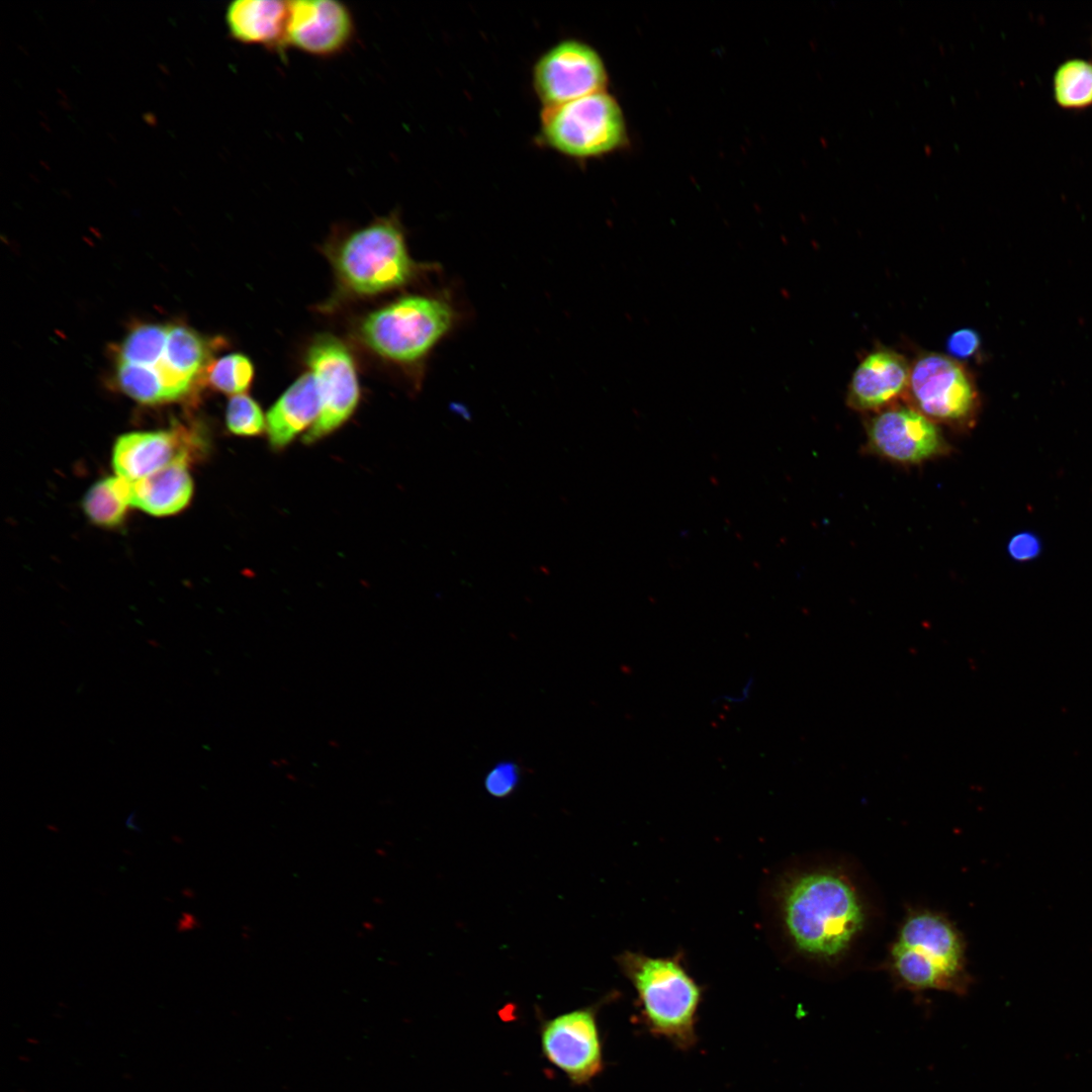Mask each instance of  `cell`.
Returning a JSON list of instances; mask_svg holds the SVG:
<instances>
[{
	"mask_svg": "<svg viewBox=\"0 0 1092 1092\" xmlns=\"http://www.w3.org/2000/svg\"><path fill=\"white\" fill-rule=\"evenodd\" d=\"M331 260L341 286L362 296L403 286L427 268L410 256L395 216L349 233L333 248Z\"/></svg>",
	"mask_w": 1092,
	"mask_h": 1092,
	"instance_id": "cell-4",
	"label": "cell"
},
{
	"mask_svg": "<svg viewBox=\"0 0 1092 1092\" xmlns=\"http://www.w3.org/2000/svg\"><path fill=\"white\" fill-rule=\"evenodd\" d=\"M168 325L143 324L132 329L116 349V362L153 371L164 356Z\"/></svg>",
	"mask_w": 1092,
	"mask_h": 1092,
	"instance_id": "cell-20",
	"label": "cell"
},
{
	"mask_svg": "<svg viewBox=\"0 0 1092 1092\" xmlns=\"http://www.w3.org/2000/svg\"><path fill=\"white\" fill-rule=\"evenodd\" d=\"M1091 46H1092V40H1091Z\"/></svg>",
	"mask_w": 1092,
	"mask_h": 1092,
	"instance_id": "cell-27",
	"label": "cell"
},
{
	"mask_svg": "<svg viewBox=\"0 0 1092 1092\" xmlns=\"http://www.w3.org/2000/svg\"><path fill=\"white\" fill-rule=\"evenodd\" d=\"M289 1L236 0L225 9V24L233 39L274 52L287 49Z\"/></svg>",
	"mask_w": 1092,
	"mask_h": 1092,
	"instance_id": "cell-15",
	"label": "cell"
},
{
	"mask_svg": "<svg viewBox=\"0 0 1092 1092\" xmlns=\"http://www.w3.org/2000/svg\"><path fill=\"white\" fill-rule=\"evenodd\" d=\"M616 962L635 990L639 1018L647 1030L679 1050L692 1049L697 1043L703 988L688 971L682 953L653 957L624 950Z\"/></svg>",
	"mask_w": 1092,
	"mask_h": 1092,
	"instance_id": "cell-2",
	"label": "cell"
},
{
	"mask_svg": "<svg viewBox=\"0 0 1092 1092\" xmlns=\"http://www.w3.org/2000/svg\"><path fill=\"white\" fill-rule=\"evenodd\" d=\"M1053 96L1063 109L1092 106V61L1072 58L1058 66L1053 76Z\"/></svg>",
	"mask_w": 1092,
	"mask_h": 1092,
	"instance_id": "cell-19",
	"label": "cell"
},
{
	"mask_svg": "<svg viewBox=\"0 0 1092 1092\" xmlns=\"http://www.w3.org/2000/svg\"><path fill=\"white\" fill-rule=\"evenodd\" d=\"M355 36L350 8L337 0L289 1L287 49L316 58H331L344 52Z\"/></svg>",
	"mask_w": 1092,
	"mask_h": 1092,
	"instance_id": "cell-12",
	"label": "cell"
},
{
	"mask_svg": "<svg viewBox=\"0 0 1092 1092\" xmlns=\"http://www.w3.org/2000/svg\"><path fill=\"white\" fill-rule=\"evenodd\" d=\"M869 449L896 463L919 464L947 452L937 426L912 407H893L876 415L868 424Z\"/></svg>",
	"mask_w": 1092,
	"mask_h": 1092,
	"instance_id": "cell-11",
	"label": "cell"
},
{
	"mask_svg": "<svg viewBox=\"0 0 1092 1092\" xmlns=\"http://www.w3.org/2000/svg\"><path fill=\"white\" fill-rule=\"evenodd\" d=\"M910 398L928 419L952 425H971L979 396L967 371L952 358L930 353L910 368Z\"/></svg>",
	"mask_w": 1092,
	"mask_h": 1092,
	"instance_id": "cell-7",
	"label": "cell"
},
{
	"mask_svg": "<svg viewBox=\"0 0 1092 1092\" xmlns=\"http://www.w3.org/2000/svg\"><path fill=\"white\" fill-rule=\"evenodd\" d=\"M454 318L447 299L408 295L367 314L359 334L379 356L399 364H416L448 333Z\"/></svg>",
	"mask_w": 1092,
	"mask_h": 1092,
	"instance_id": "cell-5",
	"label": "cell"
},
{
	"mask_svg": "<svg viewBox=\"0 0 1092 1092\" xmlns=\"http://www.w3.org/2000/svg\"><path fill=\"white\" fill-rule=\"evenodd\" d=\"M533 75L535 91L545 107L604 91L607 83L598 53L574 39L549 49L536 63Z\"/></svg>",
	"mask_w": 1092,
	"mask_h": 1092,
	"instance_id": "cell-10",
	"label": "cell"
},
{
	"mask_svg": "<svg viewBox=\"0 0 1092 1092\" xmlns=\"http://www.w3.org/2000/svg\"><path fill=\"white\" fill-rule=\"evenodd\" d=\"M253 377L251 360L239 353L211 361L204 374V380L212 388L234 395L243 394L250 387Z\"/></svg>",
	"mask_w": 1092,
	"mask_h": 1092,
	"instance_id": "cell-21",
	"label": "cell"
},
{
	"mask_svg": "<svg viewBox=\"0 0 1092 1092\" xmlns=\"http://www.w3.org/2000/svg\"><path fill=\"white\" fill-rule=\"evenodd\" d=\"M197 436L178 425L168 430L130 432L113 446L112 465L117 476L128 481L147 477L178 461H189Z\"/></svg>",
	"mask_w": 1092,
	"mask_h": 1092,
	"instance_id": "cell-13",
	"label": "cell"
},
{
	"mask_svg": "<svg viewBox=\"0 0 1092 1092\" xmlns=\"http://www.w3.org/2000/svg\"><path fill=\"white\" fill-rule=\"evenodd\" d=\"M306 363L321 397L320 416L304 436L305 443H312L350 418L358 403L359 385L351 353L332 335H320L313 340L306 352Z\"/></svg>",
	"mask_w": 1092,
	"mask_h": 1092,
	"instance_id": "cell-8",
	"label": "cell"
},
{
	"mask_svg": "<svg viewBox=\"0 0 1092 1092\" xmlns=\"http://www.w3.org/2000/svg\"><path fill=\"white\" fill-rule=\"evenodd\" d=\"M115 379L118 387L140 403L167 402L159 377L144 367L116 362Z\"/></svg>",
	"mask_w": 1092,
	"mask_h": 1092,
	"instance_id": "cell-22",
	"label": "cell"
},
{
	"mask_svg": "<svg viewBox=\"0 0 1092 1092\" xmlns=\"http://www.w3.org/2000/svg\"><path fill=\"white\" fill-rule=\"evenodd\" d=\"M597 1013V1005L583 1007L545 1020L540 1027L544 1058L574 1085L589 1083L604 1068Z\"/></svg>",
	"mask_w": 1092,
	"mask_h": 1092,
	"instance_id": "cell-9",
	"label": "cell"
},
{
	"mask_svg": "<svg viewBox=\"0 0 1092 1092\" xmlns=\"http://www.w3.org/2000/svg\"><path fill=\"white\" fill-rule=\"evenodd\" d=\"M188 462L178 460L147 477L130 481L131 506L156 517L182 511L193 494Z\"/></svg>",
	"mask_w": 1092,
	"mask_h": 1092,
	"instance_id": "cell-17",
	"label": "cell"
},
{
	"mask_svg": "<svg viewBox=\"0 0 1092 1092\" xmlns=\"http://www.w3.org/2000/svg\"><path fill=\"white\" fill-rule=\"evenodd\" d=\"M1041 541L1031 532H1020L1011 537L1007 544L1009 556L1018 562L1035 559L1041 552Z\"/></svg>",
	"mask_w": 1092,
	"mask_h": 1092,
	"instance_id": "cell-25",
	"label": "cell"
},
{
	"mask_svg": "<svg viewBox=\"0 0 1092 1092\" xmlns=\"http://www.w3.org/2000/svg\"><path fill=\"white\" fill-rule=\"evenodd\" d=\"M226 427L237 436H257L265 428L259 404L246 394L233 395L226 407Z\"/></svg>",
	"mask_w": 1092,
	"mask_h": 1092,
	"instance_id": "cell-23",
	"label": "cell"
},
{
	"mask_svg": "<svg viewBox=\"0 0 1092 1092\" xmlns=\"http://www.w3.org/2000/svg\"><path fill=\"white\" fill-rule=\"evenodd\" d=\"M980 346L979 335L971 329H962L953 332L947 339L946 348L954 358L965 359L971 357Z\"/></svg>",
	"mask_w": 1092,
	"mask_h": 1092,
	"instance_id": "cell-26",
	"label": "cell"
},
{
	"mask_svg": "<svg viewBox=\"0 0 1092 1092\" xmlns=\"http://www.w3.org/2000/svg\"><path fill=\"white\" fill-rule=\"evenodd\" d=\"M519 782L520 768L517 763L500 761L486 774L484 787L492 797L506 798L516 790Z\"/></svg>",
	"mask_w": 1092,
	"mask_h": 1092,
	"instance_id": "cell-24",
	"label": "cell"
},
{
	"mask_svg": "<svg viewBox=\"0 0 1092 1092\" xmlns=\"http://www.w3.org/2000/svg\"><path fill=\"white\" fill-rule=\"evenodd\" d=\"M766 906L781 942L810 962L840 960L868 922L866 902L856 885L830 867H805L780 875L769 886Z\"/></svg>",
	"mask_w": 1092,
	"mask_h": 1092,
	"instance_id": "cell-1",
	"label": "cell"
},
{
	"mask_svg": "<svg viewBox=\"0 0 1092 1092\" xmlns=\"http://www.w3.org/2000/svg\"><path fill=\"white\" fill-rule=\"evenodd\" d=\"M890 970L898 987L912 991L968 992L966 945L944 915L930 910L909 913L890 949Z\"/></svg>",
	"mask_w": 1092,
	"mask_h": 1092,
	"instance_id": "cell-3",
	"label": "cell"
},
{
	"mask_svg": "<svg viewBox=\"0 0 1092 1092\" xmlns=\"http://www.w3.org/2000/svg\"><path fill=\"white\" fill-rule=\"evenodd\" d=\"M625 132L618 103L604 91L546 106L541 114L544 142L573 158L609 153L623 144Z\"/></svg>",
	"mask_w": 1092,
	"mask_h": 1092,
	"instance_id": "cell-6",
	"label": "cell"
},
{
	"mask_svg": "<svg viewBox=\"0 0 1092 1092\" xmlns=\"http://www.w3.org/2000/svg\"><path fill=\"white\" fill-rule=\"evenodd\" d=\"M130 503V481L109 476L98 480L86 492L82 507L88 519L95 525L113 528L119 526Z\"/></svg>",
	"mask_w": 1092,
	"mask_h": 1092,
	"instance_id": "cell-18",
	"label": "cell"
},
{
	"mask_svg": "<svg viewBox=\"0 0 1092 1092\" xmlns=\"http://www.w3.org/2000/svg\"><path fill=\"white\" fill-rule=\"evenodd\" d=\"M321 397L311 372L297 378L269 410L266 428L274 449L288 445L320 416Z\"/></svg>",
	"mask_w": 1092,
	"mask_h": 1092,
	"instance_id": "cell-16",
	"label": "cell"
},
{
	"mask_svg": "<svg viewBox=\"0 0 1092 1092\" xmlns=\"http://www.w3.org/2000/svg\"><path fill=\"white\" fill-rule=\"evenodd\" d=\"M910 368L903 356L891 350L869 354L855 369L847 403L857 411H878L907 389Z\"/></svg>",
	"mask_w": 1092,
	"mask_h": 1092,
	"instance_id": "cell-14",
	"label": "cell"
}]
</instances>
